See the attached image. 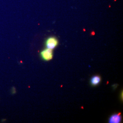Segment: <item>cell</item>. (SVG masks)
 <instances>
[{
  "label": "cell",
  "instance_id": "cell-1",
  "mask_svg": "<svg viewBox=\"0 0 123 123\" xmlns=\"http://www.w3.org/2000/svg\"><path fill=\"white\" fill-rule=\"evenodd\" d=\"M58 42L56 38L54 37H49L46 42V46L47 49L53 50L55 49L58 45Z\"/></svg>",
  "mask_w": 123,
  "mask_h": 123
},
{
  "label": "cell",
  "instance_id": "cell-2",
  "mask_svg": "<svg viewBox=\"0 0 123 123\" xmlns=\"http://www.w3.org/2000/svg\"><path fill=\"white\" fill-rule=\"evenodd\" d=\"M42 58L46 61L51 60L53 57V53L52 50L50 49H47L42 51L41 53Z\"/></svg>",
  "mask_w": 123,
  "mask_h": 123
},
{
  "label": "cell",
  "instance_id": "cell-3",
  "mask_svg": "<svg viewBox=\"0 0 123 123\" xmlns=\"http://www.w3.org/2000/svg\"><path fill=\"white\" fill-rule=\"evenodd\" d=\"M122 120V117L120 114H115L112 115L109 120V122L110 123H120Z\"/></svg>",
  "mask_w": 123,
  "mask_h": 123
},
{
  "label": "cell",
  "instance_id": "cell-4",
  "mask_svg": "<svg viewBox=\"0 0 123 123\" xmlns=\"http://www.w3.org/2000/svg\"><path fill=\"white\" fill-rule=\"evenodd\" d=\"M101 82V78L99 76H94L92 77L90 83L92 86H96Z\"/></svg>",
  "mask_w": 123,
  "mask_h": 123
}]
</instances>
